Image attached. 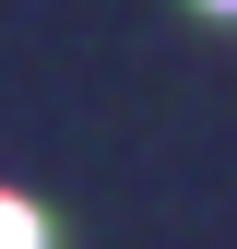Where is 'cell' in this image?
<instances>
[{"label":"cell","instance_id":"cell-1","mask_svg":"<svg viewBox=\"0 0 237 249\" xmlns=\"http://www.w3.org/2000/svg\"><path fill=\"white\" fill-rule=\"evenodd\" d=\"M0 249H48V213H36V202H12V190H0Z\"/></svg>","mask_w":237,"mask_h":249},{"label":"cell","instance_id":"cell-2","mask_svg":"<svg viewBox=\"0 0 237 249\" xmlns=\"http://www.w3.org/2000/svg\"><path fill=\"white\" fill-rule=\"evenodd\" d=\"M214 12H237V0H214Z\"/></svg>","mask_w":237,"mask_h":249}]
</instances>
